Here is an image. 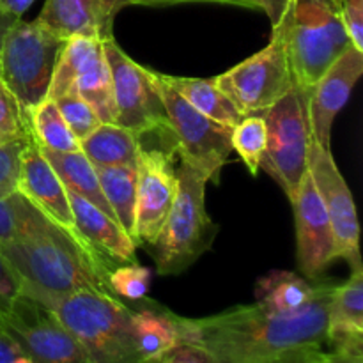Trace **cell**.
<instances>
[{
	"mask_svg": "<svg viewBox=\"0 0 363 363\" xmlns=\"http://www.w3.org/2000/svg\"><path fill=\"white\" fill-rule=\"evenodd\" d=\"M333 284L318 282L314 298L294 312L240 305L201 319L184 318V344L211 354L213 363H261L284 350L326 344Z\"/></svg>",
	"mask_w": 363,
	"mask_h": 363,
	"instance_id": "cell-1",
	"label": "cell"
},
{
	"mask_svg": "<svg viewBox=\"0 0 363 363\" xmlns=\"http://www.w3.org/2000/svg\"><path fill=\"white\" fill-rule=\"evenodd\" d=\"M0 254L16 277L20 294L46 308L78 291L110 294L106 286L110 262L38 208L20 236L0 243Z\"/></svg>",
	"mask_w": 363,
	"mask_h": 363,
	"instance_id": "cell-2",
	"label": "cell"
},
{
	"mask_svg": "<svg viewBox=\"0 0 363 363\" xmlns=\"http://www.w3.org/2000/svg\"><path fill=\"white\" fill-rule=\"evenodd\" d=\"M206 184L204 174L179 160L176 199L158 236L147 247L160 275L186 272L211 248L218 225L206 209Z\"/></svg>",
	"mask_w": 363,
	"mask_h": 363,
	"instance_id": "cell-3",
	"label": "cell"
},
{
	"mask_svg": "<svg viewBox=\"0 0 363 363\" xmlns=\"http://www.w3.org/2000/svg\"><path fill=\"white\" fill-rule=\"evenodd\" d=\"M50 311L69 330L89 363H144L130 321V305L103 291L85 289Z\"/></svg>",
	"mask_w": 363,
	"mask_h": 363,
	"instance_id": "cell-4",
	"label": "cell"
},
{
	"mask_svg": "<svg viewBox=\"0 0 363 363\" xmlns=\"http://www.w3.org/2000/svg\"><path fill=\"white\" fill-rule=\"evenodd\" d=\"M280 21L294 84L311 92L323 73L353 46L337 0H287Z\"/></svg>",
	"mask_w": 363,
	"mask_h": 363,
	"instance_id": "cell-5",
	"label": "cell"
},
{
	"mask_svg": "<svg viewBox=\"0 0 363 363\" xmlns=\"http://www.w3.org/2000/svg\"><path fill=\"white\" fill-rule=\"evenodd\" d=\"M64 41L38 21L14 20L0 43V78L25 116L48 98L50 82Z\"/></svg>",
	"mask_w": 363,
	"mask_h": 363,
	"instance_id": "cell-6",
	"label": "cell"
},
{
	"mask_svg": "<svg viewBox=\"0 0 363 363\" xmlns=\"http://www.w3.org/2000/svg\"><path fill=\"white\" fill-rule=\"evenodd\" d=\"M140 155L137 167L135 245L149 247L158 236L177 191L174 160L177 145L170 126L137 135ZM179 158V156H177Z\"/></svg>",
	"mask_w": 363,
	"mask_h": 363,
	"instance_id": "cell-7",
	"label": "cell"
},
{
	"mask_svg": "<svg viewBox=\"0 0 363 363\" xmlns=\"http://www.w3.org/2000/svg\"><path fill=\"white\" fill-rule=\"evenodd\" d=\"M262 116L266 121V152L261 169L279 183L291 201L307 174L308 147L312 142L308 92L294 84Z\"/></svg>",
	"mask_w": 363,
	"mask_h": 363,
	"instance_id": "cell-8",
	"label": "cell"
},
{
	"mask_svg": "<svg viewBox=\"0 0 363 363\" xmlns=\"http://www.w3.org/2000/svg\"><path fill=\"white\" fill-rule=\"evenodd\" d=\"M213 80L241 116L264 113L275 105L294 85L282 21L273 25L268 46Z\"/></svg>",
	"mask_w": 363,
	"mask_h": 363,
	"instance_id": "cell-9",
	"label": "cell"
},
{
	"mask_svg": "<svg viewBox=\"0 0 363 363\" xmlns=\"http://www.w3.org/2000/svg\"><path fill=\"white\" fill-rule=\"evenodd\" d=\"M149 74L165 106L179 160L197 169L199 172L204 174L206 179L216 184L223 165L233 152L230 147L233 128L223 126L195 110L163 80L162 73L149 69Z\"/></svg>",
	"mask_w": 363,
	"mask_h": 363,
	"instance_id": "cell-10",
	"label": "cell"
},
{
	"mask_svg": "<svg viewBox=\"0 0 363 363\" xmlns=\"http://www.w3.org/2000/svg\"><path fill=\"white\" fill-rule=\"evenodd\" d=\"M73 92L94 108L101 123H116L112 74L103 52V38L74 35L64 41L50 82L48 98Z\"/></svg>",
	"mask_w": 363,
	"mask_h": 363,
	"instance_id": "cell-11",
	"label": "cell"
},
{
	"mask_svg": "<svg viewBox=\"0 0 363 363\" xmlns=\"http://www.w3.org/2000/svg\"><path fill=\"white\" fill-rule=\"evenodd\" d=\"M103 52L112 74L116 124L137 135L169 126L165 106L151 80L149 67L140 66L124 53L112 34L103 38Z\"/></svg>",
	"mask_w": 363,
	"mask_h": 363,
	"instance_id": "cell-12",
	"label": "cell"
},
{
	"mask_svg": "<svg viewBox=\"0 0 363 363\" xmlns=\"http://www.w3.org/2000/svg\"><path fill=\"white\" fill-rule=\"evenodd\" d=\"M0 328L9 333L34 363H89L69 330L45 305L18 294L0 314Z\"/></svg>",
	"mask_w": 363,
	"mask_h": 363,
	"instance_id": "cell-13",
	"label": "cell"
},
{
	"mask_svg": "<svg viewBox=\"0 0 363 363\" xmlns=\"http://www.w3.org/2000/svg\"><path fill=\"white\" fill-rule=\"evenodd\" d=\"M307 170L330 216L333 238H335L337 259L350 262L353 272L363 269L357 208L350 186L333 160L332 149H325L312 138L308 147Z\"/></svg>",
	"mask_w": 363,
	"mask_h": 363,
	"instance_id": "cell-14",
	"label": "cell"
},
{
	"mask_svg": "<svg viewBox=\"0 0 363 363\" xmlns=\"http://www.w3.org/2000/svg\"><path fill=\"white\" fill-rule=\"evenodd\" d=\"M291 206L296 223L298 266L305 279L318 280L330 262L337 259V248L325 202L315 190L308 170L294 191Z\"/></svg>",
	"mask_w": 363,
	"mask_h": 363,
	"instance_id": "cell-15",
	"label": "cell"
},
{
	"mask_svg": "<svg viewBox=\"0 0 363 363\" xmlns=\"http://www.w3.org/2000/svg\"><path fill=\"white\" fill-rule=\"evenodd\" d=\"M363 73V52L350 46L308 92V121L312 138L325 149H332V126L335 117L351 98Z\"/></svg>",
	"mask_w": 363,
	"mask_h": 363,
	"instance_id": "cell-16",
	"label": "cell"
},
{
	"mask_svg": "<svg viewBox=\"0 0 363 363\" xmlns=\"http://www.w3.org/2000/svg\"><path fill=\"white\" fill-rule=\"evenodd\" d=\"M18 191L23 194L32 204L41 209L48 218L59 223L71 234L80 238L74 227L73 211H71L67 190L52 169L46 156L34 137H28L27 145L21 151L20 176H18Z\"/></svg>",
	"mask_w": 363,
	"mask_h": 363,
	"instance_id": "cell-17",
	"label": "cell"
},
{
	"mask_svg": "<svg viewBox=\"0 0 363 363\" xmlns=\"http://www.w3.org/2000/svg\"><path fill=\"white\" fill-rule=\"evenodd\" d=\"M128 305L135 342L144 363H160L170 351L183 346L184 318L149 298Z\"/></svg>",
	"mask_w": 363,
	"mask_h": 363,
	"instance_id": "cell-18",
	"label": "cell"
},
{
	"mask_svg": "<svg viewBox=\"0 0 363 363\" xmlns=\"http://www.w3.org/2000/svg\"><path fill=\"white\" fill-rule=\"evenodd\" d=\"M67 199L77 233L92 250L98 252L106 262H135L137 245L116 218L73 191H67Z\"/></svg>",
	"mask_w": 363,
	"mask_h": 363,
	"instance_id": "cell-19",
	"label": "cell"
},
{
	"mask_svg": "<svg viewBox=\"0 0 363 363\" xmlns=\"http://www.w3.org/2000/svg\"><path fill=\"white\" fill-rule=\"evenodd\" d=\"M326 342L332 351L363 354V269L351 272L347 282L333 287Z\"/></svg>",
	"mask_w": 363,
	"mask_h": 363,
	"instance_id": "cell-20",
	"label": "cell"
},
{
	"mask_svg": "<svg viewBox=\"0 0 363 363\" xmlns=\"http://www.w3.org/2000/svg\"><path fill=\"white\" fill-rule=\"evenodd\" d=\"M41 27L62 41L74 35L106 38L112 34V18L99 0H46L35 18Z\"/></svg>",
	"mask_w": 363,
	"mask_h": 363,
	"instance_id": "cell-21",
	"label": "cell"
},
{
	"mask_svg": "<svg viewBox=\"0 0 363 363\" xmlns=\"http://www.w3.org/2000/svg\"><path fill=\"white\" fill-rule=\"evenodd\" d=\"M80 151L94 167L137 165L140 142L137 133L116 123H101L80 140Z\"/></svg>",
	"mask_w": 363,
	"mask_h": 363,
	"instance_id": "cell-22",
	"label": "cell"
},
{
	"mask_svg": "<svg viewBox=\"0 0 363 363\" xmlns=\"http://www.w3.org/2000/svg\"><path fill=\"white\" fill-rule=\"evenodd\" d=\"M162 77L184 101L190 103L195 110L204 113L209 119L223 124V126L234 128L243 117L238 112L234 103L220 91L213 78L204 80V78L170 77V74L163 73Z\"/></svg>",
	"mask_w": 363,
	"mask_h": 363,
	"instance_id": "cell-23",
	"label": "cell"
},
{
	"mask_svg": "<svg viewBox=\"0 0 363 363\" xmlns=\"http://www.w3.org/2000/svg\"><path fill=\"white\" fill-rule=\"evenodd\" d=\"M41 151L50 162L52 169L57 172L59 179L62 181L67 191H73V194L87 199L89 202L98 206L106 215L116 218L108 202H106L105 195H103L101 186H99V179L94 165L89 162L84 152H55L46 151V149H41Z\"/></svg>",
	"mask_w": 363,
	"mask_h": 363,
	"instance_id": "cell-24",
	"label": "cell"
},
{
	"mask_svg": "<svg viewBox=\"0 0 363 363\" xmlns=\"http://www.w3.org/2000/svg\"><path fill=\"white\" fill-rule=\"evenodd\" d=\"M319 282V280H318ZM318 282L311 284L293 272H272L255 286V298L261 307L272 312H294L308 303L318 291Z\"/></svg>",
	"mask_w": 363,
	"mask_h": 363,
	"instance_id": "cell-25",
	"label": "cell"
},
{
	"mask_svg": "<svg viewBox=\"0 0 363 363\" xmlns=\"http://www.w3.org/2000/svg\"><path fill=\"white\" fill-rule=\"evenodd\" d=\"M137 165L94 167L99 186L119 225L135 238V206H137ZM135 241V240H133Z\"/></svg>",
	"mask_w": 363,
	"mask_h": 363,
	"instance_id": "cell-26",
	"label": "cell"
},
{
	"mask_svg": "<svg viewBox=\"0 0 363 363\" xmlns=\"http://www.w3.org/2000/svg\"><path fill=\"white\" fill-rule=\"evenodd\" d=\"M28 131L38 145L46 151L77 152L80 151V140L73 135L66 121L60 116L55 101L43 99L27 116Z\"/></svg>",
	"mask_w": 363,
	"mask_h": 363,
	"instance_id": "cell-27",
	"label": "cell"
},
{
	"mask_svg": "<svg viewBox=\"0 0 363 363\" xmlns=\"http://www.w3.org/2000/svg\"><path fill=\"white\" fill-rule=\"evenodd\" d=\"M230 147L238 152L252 176L261 170L266 152V121L262 113L243 116L230 133Z\"/></svg>",
	"mask_w": 363,
	"mask_h": 363,
	"instance_id": "cell-28",
	"label": "cell"
},
{
	"mask_svg": "<svg viewBox=\"0 0 363 363\" xmlns=\"http://www.w3.org/2000/svg\"><path fill=\"white\" fill-rule=\"evenodd\" d=\"M106 286L117 300L135 303L147 298L151 287V269L137 262H123L106 269Z\"/></svg>",
	"mask_w": 363,
	"mask_h": 363,
	"instance_id": "cell-29",
	"label": "cell"
},
{
	"mask_svg": "<svg viewBox=\"0 0 363 363\" xmlns=\"http://www.w3.org/2000/svg\"><path fill=\"white\" fill-rule=\"evenodd\" d=\"M53 101H55L60 116H62V119L66 121V124L69 126V130L73 131V135L78 140L87 137L94 128H98L101 124L94 108L78 94L67 92V94L60 96V98L53 99Z\"/></svg>",
	"mask_w": 363,
	"mask_h": 363,
	"instance_id": "cell-30",
	"label": "cell"
},
{
	"mask_svg": "<svg viewBox=\"0 0 363 363\" xmlns=\"http://www.w3.org/2000/svg\"><path fill=\"white\" fill-rule=\"evenodd\" d=\"M34 209L35 206L20 191L0 197V243L20 236Z\"/></svg>",
	"mask_w": 363,
	"mask_h": 363,
	"instance_id": "cell-31",
	"label": "cell"
},
{
	"mask_svg": "<svg viewBox=\"0 0 363 363\" xmlns=\"http://www.w3.org/2000/svg\"><path fill=\"white\" fill-rule=\"evenodd\" d=\"M30 131L23 137L11 138L0 144V197L18 191V176H20L21 151L27 145Z\"/></svg>",
	"mask_w": 363,
	"mask_h": 363,
	"instance_id": "cell-32",
	"label": "cell"
},
{
	"mask_svg": "<svg viewBox=\"0 0 363 363\" xmlns=\"http://www.w3.org/2000/svg\"><path fill=\"white\" fill-rule=\"evenodd\" d=\"M28 133V121L20 103L0 78V135L6 138L23 137Z\"/></svg>",
	"mask_w": 363,
	"mask_h": 363,
	"instance_id": "cell-33",
	"label": "cell"
},
{
	"mask_svg": "<svg viewBox=\"0 0 363 363\" xmlns=\"http://www.w3.org/2000/svg\"><path fill=\"white\" fill-rule=\"evenodd\" d=\"M351 45L363 52V0H337Z\"/></svg>",
	"mask_w": 363,
	"mask_h": 363,
	"instance_id": "cell-34",
	"label": "cell"
},
{
	"mask_svg": "<svg viewBox=\"0 0 363 363\" xmlns=\"http://www.w3.org/2000/svg\"><path fill=\"white\" fill-rule=\"evenodd\" d=\"M325 351L321 346H298L284 350L261 363H323Z\"/></svg>",
	"mask_w": 363,
	"mask_h": 363,
	"instance_id": "cell-35",
	"label": "cell"
},
{
	"mask_svg": "<svg viewBox=\"0 0 363 363\" xmlns=\"http://www.w3.org/2000/svg\"><path fill=\"white\" fill-rule=\"evenodd\" d=\"M18 294H20V286H18L16 277L13 275L6 259L0 254V314L9 311L11 303Z\"/></svg>",
	"mask_w": 363,
	"mask_h": 363,
	"instance_id": "cell-36",
	"label": "cell"
},
{
	"mask_svg": "<svg viewBox=\"0 0 363 363\" xmlns=\"http://www.w3.org/2000/svg\"><path fill=\"white\" fill-rule=\"evenodd\" d=\"M160 363H213L211 354L195 344H183L170 351Z\"/></svg>",
	"mask_w": 363,
	"mask_h": 363,
	"instance_id": "cell-37",
	"label": "cell"
},
{
	"mask_svg": "<svg viewBox=\"0 0 363 363\" xmlns=\"http://www.w3.org/2000/svg\"><path fill=\"white\" fill-rule=\"evenodd\" d=\"M188 2H215L225 4V6L245 7L250 11H261L259 0H124L126 6H174V4H188Z\"/></svg>",
	"mask_w": 363,
	"mask_h": 363,
	"instance_id": "cell-38",
	"label": "cell"
},
{
	"mask_svg": "<svg viewBox=\"0 0 363 363\" xmlns=\"http://www.w3.org/2000/svg\"><path fill=\"white\" fill-rule=\"evenodd\" d=\"M0 363H34L20 344L0 328Z\"/></svg>",
	"mask_w": 363,
	"mask_h": 363,
	"instance_id": "cell-39",
	"label": "cell"
},
{
	"mask_svg": "<svg viewBox=\"0 0 363 363\" xmlns=\"http://www.w3.org/2000/svg\"><path fill=\"white\" fill-rule=\"evenodd\" d=\"M32 4L34 0H0V14L11 20H18Z\"/></svg>",
	"mask_w": 363,
	"mask_h": 363,
	"instance_id": "cell-40",
	"label": "cell"
},
{
	"mask_svg": "<svg viewBox=\"0 0 363 363\" xmlns=\"http://www.w3.org/2000/svg\"><path fill=\"white\" fill-rule=\"evenodd\" d=\"M259 4H261V11H264L269 20H272V23L275 25L282 16L284 9H286L287 0H259Z\"/></svg>",
	"mask_w": 363,
	"mask_h": 363,
	"instance_id": "cell-41",
	"label": "cell"
},
{
	"mask_svg": "<svg viewBox=\"0 0 363 363\" xmlns=\"http://www.w3.org/2000/svg\"><path fill=\"white\" fill-rule=\"evenodd\" d=\"M323 363H363V354H351V353H340V351H332V353H325Z\"/></svg>",
	"mask_w": 363,
	"mask_h": 363,
	"instance_id": "cell-42",
	"label": "cell"
},
{
	"mask_svg": "<svg viewBox=\"0 0 363 363\" xmlns=\"http://www.w3.org/2000/svg\"><path fill=\"white\" fill-rule=\"evenodd\" d=\"M99 2H101L103 9H105V13L108 14L112 20L117 14V11H121L124 7V0H99Z\"/></svg>",
	"mask_w": 363,
	"mask_h": 363,
	"instance_id": "cell-43",
	"label": "cell"
},
{
	"mask_svg": "<svg viewBox=\"0 0 363 363\" xmlns=\"http://www.w3.org/2000/svg\"><path fill=\"white\" fill-rule=\"evenodd\" d=\"M13 21L14 20H11V18H6V16H2V14H0V43H2V38H4V34H6L7 27H9Z\"/></svg>",
	"mask_w": 363,
	"mask_h": 363,
	"instance_id": "cell-44",
	"label": "cell"
},
{
	"mask_svg": "<svg viewBox=\"0 0 363 363\" xmlns=\"http://www.w3.org/2000/svg\"><path fill=\"white\" fill-rule=\"evenodd\" d=\"M7 140H11V138H6L4 135H0V144H4V142H7Z\"/></svg>",
	"mask_w": 363,
	"mask_h": 363,
	"instance_id": "cell-45",
	"label": "cell"
}]
</instances>
